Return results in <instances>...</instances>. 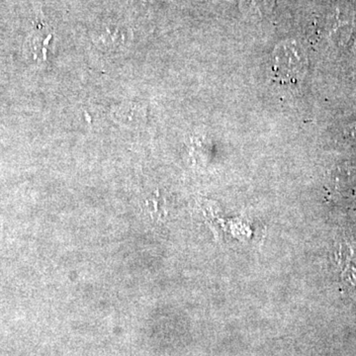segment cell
<instances>
[{"mask_svg":"<svg viewBox=\"0 0 356 356\" xmlns=\"http://www.w3.org/2000/svg\"><path fill=\"white\" fill-rule=\"evenodd\" d=\"M308 65L307 56L301 44L293 40L276 46L271 60L274 76L283 81H299L305 74Z\"/></svg>","mask_w":356,"mask_h":356,"instance_id":"obj_1","label":"cell"},{"mask_svg":"<svg viewBox=\"0 0 356 356\" xmlns=\"http://www.w3.org/2000/svg\"><path fill=\"white\" fill-rule=\"evenodd\" d=\"M274 6L275 0H241V7L243 13L257 17L270 13Z\"/></svg>","mask_w":356,"mask_h":356,"instance_id":"obj_2","label":"cell"},{"mask_svg":"<svg viewBox=\"0 0 356 356\" xmlns=\"http://www.w3.org/2000/svg\"><path fill=\"white\" fill-rule=\"evenodd\" d=\"M151 1H152V0H151Z\"/></svg>","mask_w":356,"mask_h":356,"instance_id":"obj_3","label":"cell"}]
</instances>
